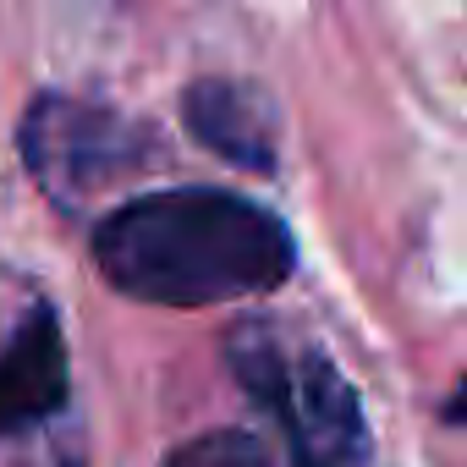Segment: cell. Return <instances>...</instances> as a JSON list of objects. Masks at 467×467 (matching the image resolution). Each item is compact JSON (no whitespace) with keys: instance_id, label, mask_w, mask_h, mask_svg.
<instances>
[{"instance_id":"cell-4","label":"cell","mask_w":467,"mask_h":467,"mask_svg":"<svg viewBox=\"0 0 467 467\" xmlns=\"http://www.w3.org/2000/svg\"><path fill=\"white\" fill-rule=\"evenodd\" d=\"M187 132L243 171H275V110L254 83L198 78L182 94Z\"/></svg>"},{"instance_id":"cell-6","label":"cell","mask_w":467,"mask_h":467,"mask_svg":"<svg viewBox=\"0 0 467 467\" xmlns=\"http://www.w3.org/2000/svg\"><path fill=\"white\" fill-rule=\"evenodd\" d=\"M165 467H275L270 445L248 429H214L165 456Z\"/></svg>"},{"instance_id":"cell-2","label":"cell","mask_w":467,"mask_h":467,"mask_svg":"<svg viewBox=\"0 0 467 467\" xmlns=\"http://www.w3.org/2000/svg\"><path fill=\"white\" fill-rule=\"evenodd\" d=\"M231 374L281 423L297 467H358L363 462V407L358 390L325 352H292L270 325H237L225 341Z\"/></svg>"},{"instance_id":"cell-3","label":"cell","mask_w":467,"mask_h":467,"mask_svg":"<svg viewBox=\"0 0 467 467\" xmlns=\"http://www.w3.org/2000/svg\"><path fill=\"white\" fill-rule=\"evenodd\" d=\"M138 154H143V132L105 105L45 94L23 116V160L61 203L88 198L110 171H127Z\"/></svg>"},{"instance_id":"cell-1","label":"cell","mask_w":467,"mask_h":467,"mask_svg":"<svg viewBox=\"0 0 467 467\" xmlns=\"http://www.w3.org/2000/svg\"><path fill=\"white\" fill-rule=\"evenodd\" d=\"M94 259L105 281L138 303L203 308L275 292L297 265V243L243 192L165 187L99 220Z\"/></svg>"},{"instance_id":"cell-5","label":"cell","mask_w":467,"mask_h":467,"mask_svg":"<svg viewBox=\"0 0 467 467\" xmlns=\"http://www.w3.org/2000/svg\"><path fill=\"white\" fill-rule=\"evenodd\" d=\"M67 407V347L50 308H34L0 347V434L45 423Z\"/></svg>"}]
</instances>
